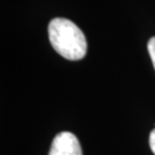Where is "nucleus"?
Masks as SVG:
<instances>
[{
    "instance_id": "nucleus-1",
    "label": "nucleus",
    "mask_w": 155,
    "mask_h": 155,
    "mask_svg": "<svg viewBox=\"0 0 155 155\" xmlns=\"http://www.w3.org/2000/svg\"><path fill=\"white\" fill-rule=\"evenodd\" d=\"M48 37L53 48L67 60H81L87 52V41L74 22L56 17L48 24Z\"/></svg>"
},
{
    "instance_id": "nucleus-4",
    "label": "nucleus",
    "mask_w": 155,
    "mask_h": 155,
    "mask_svg": "<svg viewBox=\"0 0 155 155\" xmlns=\"http://www.w3.org/2000/svg\"><path fill=\"white\" fill-rule=\"evenodd\" d=\"M150 146L152 152L155 154V129L150 132Z\"/></svg>"
},
{
    "instance_id": "nucleus-3",
    "label": "nucleus",
    "mask_w": 155,
    "mask_h": 155,
    "mask_svg": "<svg viewBox=\"0 0 155 155\" xmlns=\"http://www.w3.org/2000/svg\"><path fill=\"white\" fill-rule=\"evenodd\" d=\"M147 48H148V53H150V56L152 59V62H153V66L155 68V37L150 39Z\"/></svg>"
},
{
    "instance_id": "nucleus-2",
    "label": "nucleus",
    "mask_w": 155,
    "mask_h": 155,
    "mask_svg": "<svg viewBox=\"0 0 155 155\" xmlns=\"http://www.w3.org/2000/svg\"><path fill=\"white\" fill-rule=\"evenodd\" d=\"M48 155H82L81 144L71 132H60L53 139Z\"/></svg>"
}]
</instances>
